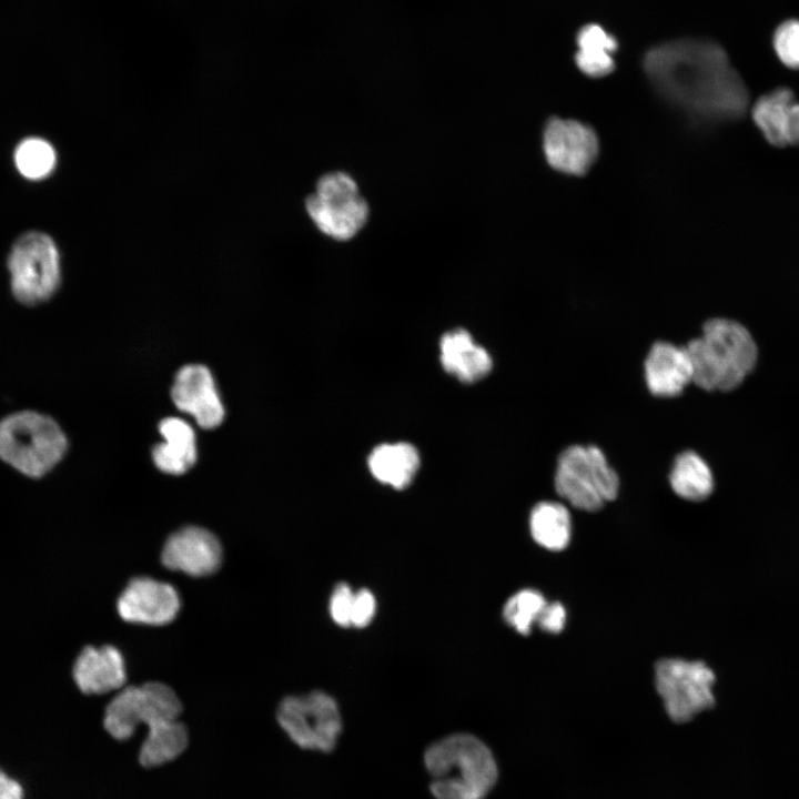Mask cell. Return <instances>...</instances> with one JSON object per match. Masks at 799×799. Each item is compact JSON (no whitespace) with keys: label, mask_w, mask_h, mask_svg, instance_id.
<instances>
[{"label":"cell","mask_w":799,"mask_h":799,"mask_svg":"<svg viewBox=\"0 0 799 799\" xmlns=\"http://www.w3.org/2000/svg\"><path fill=\"white\" fill-rule=\"evenodd\" d=\"M354 593L351 587L345 584L335 586L330 598V614L332 619L342 627L351 626V615L353 608Z\"/></svg>","instance_id":"obj_28"},{"label":"cell","mask_w":799,"mask_h":799,"mask_svg":"<svg viewBox=\"0 0 799 799\" xmlns=\"http://www.w3.org/2000/svg\"><path fill=\"white\" fill-rule=\"evenodd\" d=\"M8 269L12 294L23 305L45 302L61 283L58 249L53 240L42 232L24 233L14 242Z\"/></svg>","instance_id":"obj_7"},{"label":"cell","mask_w":799,"mask_h":799,"mask_svg":"<svg viewBox=\"0 0 799 799\" xmlns=\"http://www.w3.org/2000/svg\"><path fill=\"white\" fill-rule=\"evenodd\" d=\"M367 465L377 481L402 489L411 484L417 473L419 455L408 443L382 444L372 451Z\"/></svg>","instance_id":"obj_20"},{"label":"cell","mask_w":799,"mask_h":799,"mask_svg":"<svg viewBox=\"0 0 799 799\" xmlns=\"http://www.w3.org/2000/svg\"><path fill=\"white\" fill-rule=\"evenodd\" d=\"M68 438L50 416L20 411L0 421V459L31 478L50 473L64 457Z\"/></svg>","instance_id":"obj_4"},{"label":"cell","mask_w":799,"mask_h":799,"mask_svg":"<svg viewBox=\"0 0 799 799\" xmlns=\"http://www.w3.org/2000/svg\"><path fill=\"white\" fill-rule=\"evenodd\" d=\"M376 601L374 595L367 589H360L354 593L351 626L362 628L367 626L375 614Z\"/></svg>","instance_id":"obj_29"},{"label":"cell","mask_w":799,"mask_h":799,"mask_svg":"<svg viewBox=\"0 0 799 799\" xmlns=\"http://www.w3.org/2000/svg\"><path fill=\"white\" fill-rule=\"evenodd\" d=\"M751 115L771 144H799V102L791 90L778 88L761 95L755 102Z\"/></svg>","instance_id":"obj_17"},{"label":"cell","mask_w":799,"mask_h":799,"mask_svg":"<svg viewBox=\"0 0 799 799\" xmlns=\"http://www.w3.org/2000/svg\"><path fill=\"white\" fill-rule=\"evenodd\" d=\"M159 429L164 441L152 452L156 467L168 474L181 475L196 461V438L193 428L182 418L166 417Z\"/></svg>","instance_id":"obj_19"},{"label":"cell","mask_w":799,"mask_h":799,"mask_svg":"<svg viewBox=\"0 0 799 799\" xmlns=\"http://www.w3.org/2000/svg\"><path fill=\"white\" fill-rule=\"evenodd\" d=\"M188 739V730L179 719L148 730L139 754L140 763L152 768L172 761L184 751Z\"/></svg>","instance_id":"obj_23"},{"label":"cell","mask_w":799,"mask_h":799,"mask_svg":"<svg viewBox=\"0 0 799 799\" xmlns=\"http://www.w3.org/2000/svg\"><path fill=\"white\" fill-rule=\"evenodd\" d=\"M182 705L168 685L156 681L127 686L119 690L105 708V730L118 740L129 739L143 724L148 730L179 719Z\"/></svg>","instance_id":"obj_8"},{"label":"cell","mask_w":799,"mask_h":799,"mask_svg":"<svg viewBox=\"0 0 799 799\" xmlns=\"http://www.w3.org/2000/svg\"><path fill=\"white\" fill-rule=\"evenodd\" d=\"M529 529L539 546L553 552L563 550L570 540V514L560 503L539 502L530 512Z\"/></svg>","instance_id":"obj_21"},{"label":"cell","mask_w":799,"mask_h":799,"mask_svg":"<svg viewBox=\"0 0 799 799\" xmlns=\"http://www.w3.org/2000/svg\"><path fill=\"white\" fill-rule=\"evenodd\" d=\"M423 758L435 799H484L498 778L497 763L488 746L467 732L434 741Z\"/></svg>","instance_id":"obj_2"},{"label":"cell","mask_w":799,"mask_h":799,"mask_svg":"<svg viewBox=\"0 0 799 799\" xmlns=\"http://www.w3.org/2000/svg\"><path fill=\"white\" fill-rule=\"evenodd\" d=\"M439 360L447 373L465 383L482 380L493 367L489 353L476 344L472 335L463 328L449 331L442 336Z\"/></svg>","instance_id":"obj_18"},{"label":"cell","mask_w":799,"mask_h":799,"mask_svg":"<svg viewBox=\"0 0 799 799\" xmlns=\"http://www.w3.org/2000/svg\"><path fill=\"white\" fill-rule=\"evenodd\" d=\"M172 400L176 407L191 415L204 428L220 425L224 417L214 378L203 365L190 364L182 367L172 386Z\"/></svg>","instance_id":"obj_14"},{"label":"cell","mask_w":799,"mask_h":799,"mask_svg":"<svg viewBox=\"0 0 799 799\" xmlns=\"http://www.w3.org/2000/svg\"><path fill=\"white\" fill-rule=\"evenodd\" d=\"M692 365V383L705 391H731L751 372L757 346L739 323L712 318L701 336L685 345Z\"/></svg>","instance_id":"obj_3"},{"label":"cell","mask_w":799,"mask_h":799,"mask_svg":"<svg viewBox=\"0 0 799 799\" xmlns=\"http://www.w3.org/2000/svg\"><path fill=\"white\" fill-rule=\"evenodd\" d=\"M554 486L573 507L596 512L617 497L619 477L597 446L572 445L558 457Z\"/></svg>","instance_id":"obj_5"},{"label":"cell","mask_w":799,"mask_h":799,"mask_svg":"<svg viewBox=\"0 0 799 799\" xmlns=\"http://www.w3.org/2000/svg\"><path fill=\"white\" fill-rule=\"evenodd\" d=\"M566 609L559 601L546 603L536 625L546 633L558 634L566 624Z\"/></svg>","instance_id":"obj_30"},{"label":"cell","mask_w":799,"mask_h":799,"mask_svg":"<svg viewBox=\"0 0 799 799\" xmlns=\"http://www.w3.org/2000/svg\"><path fill=\"white\" fill-rule=\"evenodd\" d=\"M0 799H23L21 785L0 769Z\"/></svg>","instance_id":"obj_31"},{"label":"cell","mask_w":799,"mask_h":799,"mask_svg":"<svg viewBox=\"0 0 799 799\" xmlns=\"http://www.w3.org/2000/svg\"><path fill=\"white\" fill-rule=\"evenodd\" d=\"M577 43L576 62L583 72L590 77H603L614 69L611 53L617 42L601 27H584L578 33Z\"/></svg>","instance_id":"obj_24"},{"label":"cell","mask_w":799,"mask_h":799,"mask_svg":"<svg viewBox=\"0 0 799 799\" xmlns=\"http://www.w3.org/2000/svg\"><path fill=\"white\" fill-rule=\"evenodd\" d=\"M161 559L168 569L182 572L192 577H203L213 574L220 567L222 546L210 530L199 526H186L168 538Z\"/></svg>","instance_id":"obj_13"},{"label":"cell","mask_w":799,"mask_h":799,"mask_svg":"<svg viewBox=\"0 0 799 799\" xmlns=\"http://www.w3.org/2000/svg\"><path fill=\"white\" fill-rule=\"evenodd\" d=\"M180 606V596L172 585L151 577H135L119 596L117 609L125 621L162 626L176 617Z\"/></svg>","instance_id":"obj_11"},{"label":"cell","mask_w":799,"mask_h":799,"mask_svg":"<svg viewBox=\"0 0 799 799\" xmlns=\"http://www.w3.org/2000/svg\"><path fill=\"white\" fill-rule=\"evenodd\" d=\"M671 489L679 497L700 502L714 489V477L705 459L692 451L678 454L669 473Z\"/></svg>","instance_id":"obj_22"},{"label":"cell","mask_w":799,"mask_h":799,"mask_svg":"<svg viewBox=\"0 0 799 799\" xmlns=\"http://www.w3.org/2000/svg\"><path fill=\"white\" fill-rule=\"evenodd\" d=\"M55 162L57 155L53 146L40 138L24 139L14 151V163L18 171L30 180H41L50 175Z\"/></svg>","instance_id":"obj_25"},{"label":"cell","mask_w":799,"mask_h":799,"mask_svg":"<svg viewBox=\"0 0 799 799\" xmlns=\"http://www.w3.org/2000/svg\"><path fill=\"white\" fill-rule=\"evenodd\" d=\"M276 717L291 740L303 749L330 752L342 731L338 706L323 691L285 697Z\"/></svg>","instance_id":"obj_10"},{"label":"cell","mask_w":799,"mask_h":799,"mask_svg":"<svg viewBox=\"0 0 799 799\" xmlns=\"http://www.w3.org/2000/svg\"><path fill=\"white\" fill-rule=\"evenodd\" d=\"M655 677L667 715L675 722L689 721L716 702L712 690L716 676L704 661L660 659Z\"/></svg>","instance_id":"obj_9"},{"label":"cell","mask_w":799,"mask_h":799,"mask_svg":"<svg viewBox=\"0 0 799 799\" xmlns=\"http://www.w3.org/2000/svg\"><path fill=\"white\" fill-rule=\"evenodd\" d=\"M544 151L554 169L583 174L598 153V139L589 127L578 121L554 118L544 131Z\"/></svg>","instance_id":"obj_12"},{"label":"cell","mask_w":799,"mask_h":799,"mask_svg":"<svg viewBox=\"0 0 799 799\" xmlns=\"http://www.w3.org/2000/svg\"><path fill=\"white\" fill-rule=\"evenodd\" d=\"M772 45L776 55L789 69H799V19L780 23L773 32Z\"/></svg>","instance_id":"obj_27"},{"label":"cell","mask_w":799,"mask_h":799,"mask_svg":"<svg viewBox=\"0 0 799 799\" xmlns=\"http://www.w3.org/2000/svg\"><path fill=\"white\" fill-rule=\"evenodd\" d=\"M546 599L539 591L530 588L522 589L505 603L503 617L505 621L520 635H528L537 623Z\"/></svg>","instance_id":"obj_26"},{"label":"cell","mask_w":799,"mask_h":799,"mask_svg":"<svg viewBox=\"0 0 799 799\" xmlns=\"http://www.w3.org/2000/svg\"><path fill=\"white\" fill-rule=\"evenodd\" d=\"M77 687L87 695H100L124 687L125 663L113 646H87L77 657L73 669Z\"/></svg>","instance_id":"obj_16"},{"label":"cell","mask_w":799,"mask_h":799,"mask_svg":"<svg viewBox=\"0 0 799 799\" xmlns=\"http://www.w3.org/2000/svg\"><path fill=\"white\" fill-rule=\"evenodd\" d=\"M645 70L668 98L699 112L735 117L748 103L746 85L726 51L707 39H679L653 48Z\"/></svg>","instance_id":"obj_1"},{"label":"cell","mask_w":799,"mask_h":799,"mask_svg":"<svg viewBox=\"0 0 799 799\" xmlns=\"http://www.w3.org/2000/svg\"><path fill=\"white\" fill-rule=\"evenodd\" d=\"M305 209L315 226L337 241L353 239L364 227L370 214L357 183L343 171L322 175L315 191L307 196Z\"/></svg>","instance_id":"obj_6"},{"label":"cell","mask_w":799,"mask_h":799,"mask_svg":"<svg viewBox=\"0 0 799 799\" xmlns=\"http://www.w3.org/2000/svg\"><path fill=\"white\" fill-rule=\"evenodd\" d=\"M645 382L657 397H675L692 382V365L686 346L658 341L644 362Z\"/></svg>","instance_id":"obj_15"}]
</instances>
